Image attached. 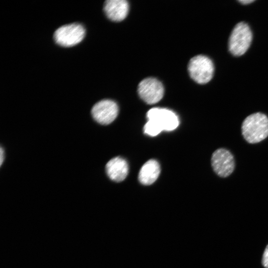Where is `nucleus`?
<instances>
[{"mask_svg":"<svg viewBox=\"0 0 268 268\" xmlns=\"http://www.w3.org/2000/svg\"><path fill=\"white\" fill-rule=\"evenodd\" d=\"M147 118L148 120L144 126V132L152 136L157 135L163 131H173L179 124L177 115L166 108H152L147 112Z\"/></svg>","mask_w":268,"mask_h":268,"instance_id":"nucleus-1","label":"nucleus"},{"mask_svg":"<svg viewBox=\"0 0 268 268\" xmlns=\"http://www.w3.org/2000/svg\"><path fill=\"white\" fill-rule=\"evenodd\" d=\"M241 129L246 141L259 143L268 136V117L261 112L252 114L244 119Z\"/></svg>","mask_w":268,"mask_h":268,"instance_id":"nucleus-2","label":"nucleus"},{"mask_svg":"<svg viewBox=\"0 0 268 268\" xmlns=\"http://www.w3.org/2000/svg\"><path fill=\"white\" fill-rule=\"evenodd\" d=\"M252 33L249 25L244 22L237 23L234 27L228 41V49L234 56L243 55L249 48L252 40Z\"/></svg>","mask_w":268,"mask_h":268,"instance_id":"nucleus-3","label":"nucleus"},{"mask_svg":"<svg viewBox=\"0 0 268 268\" xmlns=\"http://www.w3.org/2000/svg\"><path fill=\"white\" fill-rule=\"evenodd\" d=\"M188 69L191 77L199 84H205L212 78L214 73L212 61L204 55L192 58L188 64Z\"/></svg>","mask_w":268,"mask_h":268,"instance_id":"nucleus-4","label":"nucleus"},{"mask_svg":"<svg viewBox=\"0 0 268 268\" xmlns=\"http://www.w3.org/2000/svg\"><path fill=\"white\" fill-rule=\"evenodd\" d=\"M82 25L78 23L65 25L59 27L54 33L55 42L59 45L69 47L80 43L85 36Z\"/></svg>","mask_w":268,"mask_h":268,"instance_id":"nucleus-5","label":"nucleus"},{"mask_svg":"<svg viewBox=\"0 0 268 268\" xmlns=\"http://www.w3.org/2000/svg\"><path fill=\"white\" fill-rule=\"evenodd\" d=\"M211 163L214 172L220 177L226 178L230 176L235 168V160L230 151L219 148L212 154Z\"/></svg>","mask_w":268,"mask_h":268,"instance_id":"nucleus-6","label":"nucleus"},{"mask_svg":"<svg viewBox=\"0 0 268 268\" xmlns=\"http://www.w3.org/2000/svg\"><path fill=\"white\" fill-rule=\"evenodd\" d=\"M139 97L145 103L153 104L159 102L164 95V87L162 83L153 77H148L141 80L137 88Z\"/></svg>","mask_w":268,"mask_h":268,"instance_id":"nucleus-7","label":"nucleus"},{"mask_svg":"<svg viewBox=\"0 0 268 268\" xmlns=\"http://www.w3.org/2000/svg\"><path fill=\"white\" fill-rule=\"evenodd\" d=\"M118 106L114 101L105 99L97 102L93 106L91 114L97 123L107 125L114 121L118 114Z\"/></svg>","mask_w":268,"mask_h":268,"instance_id":"nucleus-8","label":"nucleus"},{"mask_svg":"<svg viewBox=\"0 0 268 268\" xmlns=\"http://www.w3.org/2000/svg\"><path fill=\"white\" fill-rule=\"evenodd\" d=\"M129 9V3L125 0H107L104 4L106 16L114 21L124 20L128 14Z\"/></svg>","mask_w":268,"mask_h":268,"instance_id":"nucleus-9","label":"nucleus"},{"mask_svg":"<svg viewBox=\"0 0 268 268\" xmlns=\"http://www.w3.org/2000/svg\"><path fill=\"white\" fill-rule=\"evenodd\" d=\"M106 171L107 175L112 180L117 182H121L128 175V163L120 157L113 158L107 162Z\"/></svg>","mask_w":268,"mask_h":268,"instance_id":"nucleus-10","label":"nucleus"},{"mask_svg":"<svg viewBox=\"0 0 268 268\" xmlns=\"http://www.w3.org/2000/svg\"><path fill=\"white\" fill-rule=\"evenodd\" d=\"M160 172L159 163L154 159H150L145 162L140 170L138 179L144 185H149L153 183L158 178Z\"/></svg>","mask_w":268,"mask_h":268,"instance_id":"nucleus-11","label":"nucleus"},{"mask_svg":"<svg viewBox=\"0 0 268 268\" xmlns=\"http://www.w3.org/2000/svg\"><path fill=\"white\" fill-rule=\"evenodd\" d=\"M262 263L264 267L268 268V244L266 246L263 253Z\"/></svg>","mask_w":268,"mask_h":268,"instance_id":"nucleus-12","label":"nucleus"},{"mask_svg":"<svg viewBox=\"0 0 268 268\" xmlns=\"http://www.w3.org/2000/svg\"><path fill=\"white\" fill-rule=\"evenodd\" d=\"M4 159V151L1 147L0 149V165L1 166L3 163Z\"/></svg>","mask_w":268,"mask_h":268,"instance_id":"nucleus-13","label":"nucleus"},{"mask_svg":"<svg viewBox=\"0 0 268 268\" xmlns=\"http://www.w3.org/2000/svg\"><path fill=\"white\" fill-rule=\"evenodd\" d=\"M239 1L243 4H249L254 1V0H240Z\"/></svg>","mask_w":268,"mask_h":268,"instance_id":"nucleus-14","label":"nucleus"}]
</instances>
